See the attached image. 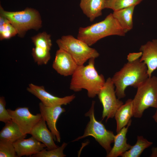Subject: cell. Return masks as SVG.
I'll return each mask as SVG.
<instances>
[{
  "instance_id": "6da1fadb",
  "label": "cell",
  "mask_w": 157,
  "mask_h": 157,
  "mask_svg": "<svg viewBox=\"0 0 157 157\" xmlns=\"http://www.w3.org/2000/svg\"><path fill=\"white\" fill-rule=\"evenodd\" d=\"M149 77L147 65L139 59L128 62L111 78L115 88L116 96L120 99L126 96L125 91L128 87L137 88Z\"/></svg>"
},
{
  "instance_id": "7a4b0ae2",
  "label": "cell",
  "mask_w": 157,
  "mask_h": 157,
  "mask_svg": "<svg viewBox=\"0 0 157 157\" xmlns=\"http://www.w3.org/2000/svg\"><path fill=\"white\" fill-rule=\"evenodd\" d=\"M95 58L88 60V65H78L72 75L69 88L75 92L86 90L88 97L97 95L105 82L104 76L99 74L95 67Z\"/></svg>"
},
{
  "instance_id": "3957f363",
  "label": "cell",
  "mask_w": 157,
  "mask_h": 157,
  "mask_svg": "<svg viewBox=\"0 0 157 157\" xmlns=\"http://www.w3.org/2000/svg\"><path fill=\"white\" fill-rule=\"evenodd\" d=\"M126 33L113 14L110 13L101 22L80 27L77 38L91 46L105 37L112 35L124 36Z\"/></svg>"
},
{
  "instance_id": "277c9868",
  "label": "cell",
  "mask_w": 157,
  "mask_h": 157,
  "mask_svg": "<svg viewBox=\"0 0 157 157\" xmlns=\"http://www.w3.org/2000/svg\"><path fill=\"white\" fill-rule=\"evenodd\" d=\"M0 13L5 16L15 28L18 35L21 38L25 36L31 29L39 30L42 26L40 15L36 9L29 8L17 11H6L0 5Z\"/></svg>"
},
{
  "instance_id": "5b68a950",
  "label": "cell",
  "mask_w": 157,
  "mask_h": 157,
  "mask_svg": "<svg viewBox=\"0 0 157 157\" xmlns=\"http://www.w3.org/2000/svg\"><path fill=\"white\" fill-rule=\"evenodd\" d=\"M137 89L133 99V117L140 118L148 108H157V76L149 77Z\"/></svg>"
},
{
  "instance_id": "8992f818",
  "label": "cell",
  "mask_w": 157,
  "mask_h": 157,
  "mask_svg": "<svg viewBox=\"0 0 157 157\" xmlns=\"http://www.w3.org/2000/svg\"><path fill=\"white\" fill-rule=\"evenodd\" d=\"M95 101H92L89 110L85 114L89 118L83 135L78 137L73 142L88 136L93 137L105 149L107 154L111 149V144L114 142L115 135L113 132L107 129L101 121L97 120L94 114Z\"/></svg>"
},
{
  "instance_id": "52a82bcc",
  "label": "cell",
  "mask_w": 157,
  "mask_h": 157,
  "mask_svg": "<svg viewBox=\"0 0 157 157\" xmlns=\"http://www.w3.org/2000/svg\"><path fill=\"white\" fill-rule=\"evenodd\" d=\"M56 43L59 49L68 53L78 66L84 65L90 59L96 58L99 56L95 49L71 35L63 36L57 40Z\"/></svg>"
},
{
  "instance_id": "ba28073f",
  "label": "cell",
  "mask_w": 157,
  "mask_h": 157,
  "mask_svg": "<svg viewBox=\"0 0 157 157\" xmlns=\"http://www.w3.org/2000/svg\"><path fill=\"white\" fill-rule=\"evenodd\" d=\"M115 88L111 78L109 77L97 95L103 107L102 119L106 118V122L114 117L117 110L124 104L117 97Z\"/></svg>"
},
{
  "instance_id": "9c48e42d",
  "label": "cell",
  "mask_w": 157,
  "mask_h": 157,
  "mask_svg": "<svg viewBox=\"0 0 157 157\" xmlns=\"http://www.w3.org/2000/svg\"><path fill=\"white\" fill-rule=\"evenodd\" d=\"M31 39L34 45L32 51L34 62L38 65L47 64L51 58L52 44L50 35L43 32L33 36Z\"/></svg>"
},
{
  "instance_id": "30bf717a",
  "label": "cell",
  "mask_w": 157,
  "mask_h": 157,
  "mask_svg": "<svg viewBox=\"0 0 157 157\" xmlns=\"http://www.w3.org/2000/svg\"><path fill=\"white\" fill-rule=\"evenodd\" d=\"M12 119L18 126L22 133L30 134L33 127L42 119L41 114L34 115L27 107H18L15 110L7 109Z\"/></svg>"
},
{
  "instance_id": "8fae6325",
  "label": "cell",
  "mask_w": 157,
  "mask_h": 157,
  "mask_svg": "<svg viewBox=\"0 0 157 157\" xmlns=\"http://www.w3.org/2000/svg\"><path fill=\"white\" fill-rule=\"evenodd\" d=\"M27 90L39 99L43 104L47 106L66 105L73 101L76 97L74 94L63 97H57L47 92L43 86L32 83L29 84Z\"/></svg>"
},
{
  "instance_id": "7c38bea8",
  "label": "cell",
  "mask_w": 157,
  "mask_h": 157,
  "mask_svg": "<svg viewBox=\"0 0 157 157\" xmlns=\"http://www.w3.org/2000/svg\"><path fill=\"white\" fill-rule=\"evenodd\" d=\"M39 106L42 117L46 122L54 140L57 142H60V134L56 128V124L60 115L65 111V109L62 107L61 105L46 106L41 102L39 103Z\"/></svg>"
},
{
  "instance_id": "4fadbf2b",
  "label": "cell",
  "mask_w": 157,
  "mask_h": 157,
  "mask_svg": "<svg viewBox=\"0 0 157 157\" xmlns=\"http://www.w3.org/2000/svg\"><path fill=\"white\" fill-rule=\"evenodd\" d=\"M78 66L67 52L60 49L57 51L52 67L58 74L65 76H72Z\"/></svg>"
},
{
  "instance_id": "5bb4252c",
  "label": "cell",
  "mask_w": 157,
  "mask_h": 157,
  "mask_svg": "<svg viewBox=\"0 0 157 157\" xmlns=\"http://www.w3.org/2000/svg\"><path fill=\"white\" fill-rule=\"evenodd\" d=\"M22 138L13 143L18 157L30 156L37 154L45 148L46 145L32 136L30 138Z\"/></svg>"
},
{
  "instance_id": "9a60e30c",
  "label": "cell",
  "mask_w": 157,
  "mask_h": 157,
  "mask_svg": "<svg viewBox=\"0 0 157 157\" xmlns=\"http://www.w3.org/2000/svg\"><path fill=\"white\" fill-rule=\"evenodd\" d=\"M140 50L142 53L140 60L147 65L148 74L150 77L157 68V38L141 45Z\"/></svg>"
},
{
  "instance_id": "2e32d148",
  "label": "cell",
  "mask_w": 157,
  "mask_h": 157,
  "mask_svg": "<svg viewBox=\"0 0 157 157\" xmlns=\"http://www.w3.org/2000/svg\"><path fill=\"white\" fill-rule=\"evenodd\" d=\"M29 134L44 144L47 150L58 147L55 143L52 134L48 129L46 121L42 118L33 127Z\"/></svg>"
},
{
  "instance_id": "e0dca14e",
  "label": "cell",
  "mask_w": 157,
  "mask_h": 157,
  "mask_svg": "<svg viewBox=\"0 0 157 157\" xmlns=\"http://www.w3.org/2000/svg\"><path fill=\"white\" fill-rule=\"evenodd\" d=\"M131 119L126 127L123 128L115 135L114 144L107 157H117L121 156L124 153L130 149L132 146L127 142L126 135L129 127L131 126Z\"/></svg>"
},
{
  "instance_id": "ac0fdd59",
  "label": "cell",
  "mask_w": 157,
  "mask_h": 157,
  "mask_svg": "<svg viewBox=\"0 0 157 157\" xmlns=\"http://www.w3.org/2000/svg\"><path fill=\"white\" fill-rule=\"evenodd\" d=\"M106 0H81L80 7L91 22L102 15Z\"/></svg>"
},
{
  "instance_id": "d6986e66",
  "label": "cell",
  "mask_w": 157,
  "mask_h": 157,
  "mask_svg": "<svg viewBox=\"0 0 157 157\" xmlns=\"http://www.w3.org/2000/svg\"><path fill=\"white\" fill-rule=\"evenodd\" d=\"M133 116V99H129L118 109L115 115L117 133L128 124Z\"/></svg>"
},
{
  "instance_id": "ffe728a7",
  "label": "cell",
  "mask_w": 157,
  "mask_h": 157,
  "mask_svg": "<svg viewBox=\"0 0 157 157\" xmlns=\"http://www.w3.org/2000/svg\"><path fill=\"white\" fill-rule=\"evenodd\" d=\"M17 125L12 119L5 124L0 132V140H6L13 143L18 140L25 138Z\"/></svg>"
},
{
  "instance_id": "44dd1931",
  "label": "cell",
  "mask_w": 157,
  "mask_h": 157,
  "mask_svg": "<svg viewBox=\"0 0 157 157\" xmlns=\"http://www.w3.org/2000/svg\"><path fill=\"white\" fill-rule=\"evenodd\" d=\"M135 6H132L114 11L113 17L127 33L133 27V16Z\"/></svg>"
},
{
  "instance_id": "7402d4cb",
  "label": "cell",
  "mask_w": 157,
  "mask_h": 157,
  "mask_svg": "<svg viewBox=\"0 0 157 157\" xmlns=\"http://www.w3.org/2000/svg\"><path fill=\"white\" fill-rule=\"evenodd\" d=\"M136 143L124 153L122 157H139L144 151L153 144L142 136H138Z\"/></svg>"
},
{
  "instance_id": "603a6c76",
  "label": "cell",
  "mask_w": 157,
  "mask_h": 157,
  "mask_svg": "<svg viewBox=\"0 0 157 157\" xmlns=\"http://www.w3.org/2000/svg\"><path fill=\"white\" fill-rule=\"evenodd\" d=\"M143 0H106L105 8L114 11L132 6H135Z\"/></svg>"
},
{
  "instance_id": "cb8c5ba5",
  "label": "cell",
  "mask_w": 157,
  "mask_h": 157,
  "mask_svg": "<svg viewBox=\"0 0 157 157\" xmlns=\"http://www.w3.org/2000/svg\"><path fill=\"white\" fill-rule=\"evenodd\" d=\"M67 144L63 142L61 145L53 149L47 150V148L36 154L32 156L34 157H64L66 156L63 153V150Z\"/></svg>"
},
{
  "instance_id": "d4e9b609",
  "label": "cell",
  "mask_w": 157,
  "mask_h": 157,
  "mask_svg": "<svg viewBox=\"0 0 157 157\" xmlns=\"http://www.w3.org/2000/svg\"><path fill=\"white\" fill-rule=\"evenodd\" d=\"M0 157H18L13 143L7 140H0Z\"/></svg>"
},
{
  "instance_id": "484cf974",
  "label": "cell",
  "mask_w": 157,
  "mask_h": 157,
  "mask_svg": "<svg viewBox=\"0 0 157 157\" xmlns=\"http://www.w3.org/2000/svg\"><path fill=\"white\" fill-rule=\"evenodd\" d=\"M17 34V30L10 21L0 25V40L9 39Z\"/></svg>"
},
{
  "instance_id": "4316f807",
  "label": "cell",
  "mask_w": 157,
  "mask_h": 157,
  "mask_svg": "<svg viewBox=\"0 0 157 157\" xmlns=\"http://www.w3.org/2000/svg\"><path fill=\"white\" fill-rule=\"evenodd\" d=\"M6 101L3 97H0V121L5 124L12 120L7 109H6Z\"/></svg>"
},
{
  "instance_id": "83f0119b",
  "label": "cell",
  "mask_w": 157,
  "mask_h": 157,
  "mask_svg": "<svg viewBox=\"0 0 157 157\" xmlns=\"http://www.w3.org/2000/svg\"><path fill=\"white\" fill-rule=\"evenodd\" d=\"M142 52L140 51L138 52L130 53L127 56V59L128 62H131L136 61L141 57Z\"/></svg>"
},
{
  "instance_id": "f1b7e54d",
  "label": "cell",
  "mask_w": 157,
  "mask_h": 157,
  "mask_svg": "<svg viewBox=\"0 0 157 157\" xmlns=\"http://www.w3.org/2000/svg\"><path fill=\"white\" fill-rule=\"evenodd\" d=\"M151 157H157V147H153L151 149Z\"/></svg>"
},
{
  "instance_id": "f546056e",
  "label": "cell",
  "mask_w": 157,
  "mask_h": 157,
  "mask_svg": "<svg viewBox=\"0 0 157 157\" xmlns=\"http://www.w3.org/2000/svg\"><path fill=\"white\" fill-rule=\"evenodd\" d=\"M152 117L154 121L157 123V109L155 113L152 116Z\"/></svg>"
}]
</instances>
